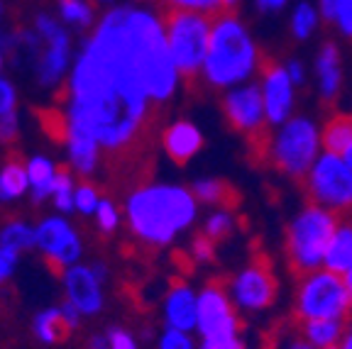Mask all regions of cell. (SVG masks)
<instances>
[{
  "label": "cell",
  "mask_w": 352,
  "mask_h": 349,
  "mask_svg": "<svg viewBox=\"0 0 352 349\" xmlns=\"http://www.w3.org/2000/svg\"><path fill=\"white\" fill-rule=\"evenodd\" d=\"M286 5V0H257V8L262 12H274V10H281Z\"/></svg>",
  "instance_id": "7bdbcfd3"
},
{
  "label": "cell",
  "mask_w": 352,
  "mask_h": 349,
  "mask_svg": "<svg viewBox=\"0 0 352 349\" xmlns=\"http://www.w3.org/2000/svg\"><path fill=\"white\" fill-rule=\"evenodd\" d=\"M162 349H193L191 339L182 333V330H166V335L162 337Z\"/></svg>",
  "instance_id": "d590c367"
},
{
  "label": "cell",
  "mask_w": 352,
  "mask_h": 349,
  "mask_svg": "<svg viewBox=\"0 0 352 349\" xmlns=\"http://www.w3.org/2000/svg\"><path fill=\"white\" fill-rule=\"evenodd\" d=\"M174 8H184V10H198L206 15H218L220 12V0H169Z\"/></svg>",
  "instance_id": "d6a6232c"
},
{
  "label": "cell",
  "mask_w": 352,
  "mask_h": 349,
  "mask_svg": "<svg viewBox=\"0 0 352 349\" xmlns=\"http://www.w3.org/2000/svg\"><path fill=\"white\" fill-rule=\"evenodd\" d=\"M98 193H96L94 185L83 183L81 188H76V207L81 213H96L98 210Z\"/></svg>",
  "instance_id": "1f68e13d"
},
{
  "label": "cell",
  "mask_w": 352,
  "mask_h": 349,
  "mask_svg": "<svg viewBox=\"0 0 352 349\" xmlns=\"http://www.w3.org/2000/svg\"><path fill=\"white\" fill-rule=\"evenodd\" d=\"M342 159H345V164H347V166H350V169H352V144H350V147L345 149V154H342Z\"/></svg>",
  "instance_id": "7dc6e473"
},
{
  "label": "cell",
  "mask_w": 352,
  "mask_h": 349,
  "mask_svg": "<svg viewBox=\"0 0 352 349\" xmlns=\"http://www.w3.org/2000/svg\"><path fill=\"white\" fill-rule=\"evenodd\" d=\"M323 144L328 154L342 157L352 144V115H336L323 130Z\"/></svg>",
  "instance_id": "ffe728a7"
},
{
  "label": "cell",
  "mask_w": 352,
  "mask_h": 349,
  "mask_svg": "<svg viewBox=\"0 0 352 349\" xmlns=\"http://www.w3.org/2000/svg\"><path fill=\"white\" fill-rule=\"evenodd\" d=\"M166 30L132 8L105 12L69 83V127L110 152L130 149L147 125V100L164 103L176 88Z\"/></svg>",
  "instance_id": "6da1fadb"
},
{
  "label": "cell",
  "mask_w": 352,
  "mask_h": 349,
  "mask_svg": "<svg viewBox=\"0 0 352 349\" xmlns=\"http://www.w3.org/2000/svg\"><path fill=\"white\" fill-rule=\"evenodd\" d=\"M336 218L320 207H306L286 229V259L294 276H306L311 269L325 262L328 247L336 237Z\"/></svg>",
  "instance_id": "5b68a950"
},
{
  "label": "cell",
  "mask_w": 352,
  "mask_h": 349,
  "mask_svg": "<svg viewBox=\"0 0 352 349\" xmlns=\"http://www.w3.org/2000/svg\"><path fill=\"white\" fill-rule=\"evenodd\" d=\"M240 349H245V347H240Z\"/></svg>",
  "instance_id": "f5cc1de1"
},
{
  "label": "cell",
  "mask_w": 352,
  "mask_h": 349,
  "mask_svg": "<svg viewBox=\"0 0 352 349\" xmlns=\"http://www.w3.org/2000/svg\"><path fill=\"white\" fill-rule=\"evenodd\" d=\"M15 135H17V117H15V113L3 115V117H0V137H3V139H12Z\"/></svg>",
  "instance_id": "60d3db41"
},
{
  "label": "cell",
  "mask_w": 352,
  "mask_h": 349,
  "mask_svg": "<svg viewBox=\"0 0 352 349\" xmlns=\"http://www.w3.org/2000/svg\"><path fill=\"white\" fill-rule=\"evenodd\" d=\"M61 17L74 25H91L94 22V8L86 0H59Z\"/></svg>",
  "instance_id": "f1b7e54d"
},
{
  "label": "cell",
  "mask_w": 352,
  "mask_h": 349,
  "mask_svg": "<svg viewBox=\"0 0 352 349\" xmlns=\"http://www.w3.org/2000/svg\"><path fill=\"white\" fill-rule=\"evenodd\" d=\"M230 229H232V223L228 215H213V218L208 220V225H206V237H210L213 242L218 240H226L228 235H230Z\"/></svg>",
  "instance_id": "4dcf8cb0"
},
{
  "label": "cell",
  "mask_w": 352,
  "mask_h": 349,
  "mask_svg": "<svg viewBox=\"0 0 352 349\" xmlns=\"http://www.w3.org/2000/svg\"><path fill=\"white\" fill-rule=\"evenodd\" d=\"M257 64V49L248 30L240 22L223 12L210 30L208 56H206V76L213 86H232L252 74Z\"/></svg>",
  "instance_id": "3957f363"
},
{
  "label": "cell",
  "mask_w": 352,
  "mask_h": 349,
  "mask_svg": "<svg viewBox=\"0 0 352 349\" xmlns=\"http://www.w3.org/2000/svg\"><path fill=\"white\" fill-rule=\"evenodd\" d=\"M201 144H204V137L191 122H176L164 132V149L176 164H186L201 149Z\"/></svg>",
  "instance_id": "e0dca14e"
},
{
  "label": "cell",
  "mask_w": 352,
  "mask_h": 349,
  "mask_svg": "<svg viewBox=\"0 0 352 349\" xmlns=\"http://www.w3.org/2000/svg\"><path fill=\"white\" fill-rule=\"evenodd\" d=\"M15 264H17V251L8 249V247H0V281L6 276H10Z\"/></svg>",
  "instance_id": "74e56055"
},
{
  "label": "cell",
  "mask_w": 352,
  "mask_h": 349,
  "mask_svg": "<svg viewBox=\"0 0 352 349\" xmlns=\"http://www.w3.org/2000/svg\"><path fill=\"white\" fill-rule=\"evenodd\" d=\"M37 245L47 254L54 271H61L69 264H74L78 259V254H81V242H78L76 232L61 218H50L39 225Z\"/></svg>",
  "instance_id": "8fae6325"
},
{
  "label": "cell",
  "mask_w": 352,
  "mask_h": 349,
  "mask_svg": "<svg viewBox=\"0 0 352 349\" xmlns=\"http://www.w3.org/2000/svg\"><path fill=\"white\" fill-rule=\"evenodd\" d=\"M345 349H352V335H350V339H347V344H345Z\"/></svg>",
  "instance_id": "f907efd6"
},
{
  "label": "cell",
  "mask_w": 352,
  "mask_h": 349,
  "mask_svg": "<svg viewBox=\"0 0 352 349\" xmlns=\"http://www.w3.org/2000/svg\"><path fill=\"white\" fill-rule=\"evenodd\" d=\"M336 22L347 37H352V0H336Z\"/></svg>",
  "instance_id": "e575fe53"
},
{
  "label": "cell",
  "mask_w": 352,
  "mask_h": 349,
  "mask_svg": "<svg viewBox=\"0 0 352 349\" xmlns=\"http://www.w3.org/2000/svg\"><path fill=\"white\" fill-rule=\"evenodd\" d=\"M28 174H30V185H32V198L34 203L44 201V198H50L54 193V181H56V171L52 166L50 159L44 157H34L28 166Z\"/></svg>",
  "instance_id": "44dd1931"
},
{
  "label": "cell",
  "mask_w": 352,
  "mask_h": 349,
  "mask_svg": "<svg viewBox=\"0 0 352 349\" xmlns=\"http://www.w3.org/2000/svg\"><path fill=\"white\" fill-rule=\"evenodd\" d=\"M213 245L215 242L206 235H198L196 242H193V257L198 259H213Z\"/></svg>",
  "instance_id": "f35d334b"
},
{
  "label": "cell",
  "mask_w": 352,
  "mask_h": 349,
  "mask_svg": "<svg viewBox=\"0 0 352 349\" xmlns=\"http://www.w3.org/2000/svg\"><path fill=\"white\" fill-rule=\"evenodd\" d=\"M311 196L330 205L352 203V169L338 154H325L311 174Z\"/></svg>",
  "instance_id": "30bf717a"
},
{
  "label": "cell",
  "mask_w": 352,
  "mask_h": 349,
  "mask_svg": "<svg viewBox=\"0 0 352 349\" xmlns=\"http://www.w3.org/2000/svg\"><path fill=\"white\" fill-rule=\"evenodd\" d=\"M0 10H3V8H0Z\"/></svg>",
  "instance_id": "db71d44e"
},
{
  "label": "cell",
  "mask_w": 352,
  "mask_h": 349,
  "mask_svg": "<svg viewBox=\"0 0 352 349\" xmlns=\"http://www.w3.org/2000/svg\"><path fill=\"white\" fill-rule=\"evenodd\" d=\"M0 64H3V61H0Z\"/></svg>",
  "instance_id": "11a10c76"
},
{
  "label": "cell",
  "mask_w": 352,
  "mask_h": 349,
  "mask_svg": "<svg viewBox=\"0 0 352 349\" xmlns=\"http://www.w3.org/2000/svg\"><path fill=\"white\" fill-rule=\"evenodd\" d=\"M66 293L69 300L78 308L81 313H94L100 311L103 306V298H100V289H98V278L91 269L86 267H72L66 271Z\"/></svg>",
  "instance_id": "9a60e30c"
},
{
  "label": "cell",
  "mask_w": 352,
  "mask_h": 349,
  "mask_svg": "<svg viewBox=\"0 0 352 349\" xmlns=\"http://www.w3.org/2000/svg\"><path fill=\"white\" fill-rule=\"evenodd\" d=\"M37 32L42 39H47V52L39 64V78L44 83H54L61 78L69 61V37L50 15L37 17Z\"/></svg>",
  "instance_id": "4fadbf2b"
},
{
  "label": "cell",
  "mask_w": 352,
  "mask_h": 349,
  "mask_svg": "<svg viewBox=\"0 0 352 349\" xmlns=\"http://www.w3.org/2000/svg\"><path fill=\"white\" fill-rule=\"evenodd\" d=\"M78 308L74 306L72 300H69V303H64V306H61V315H64V320L69 322V328H76L78 325Z\"/></svg>",
  "instance_id": "b9f144b4"
},
{
  "label": "cell",
  "mask_w": 352,
  "mask_h": 349,
  "mask_svg": "<svg viewBox=\"0 0 352 349\" xmlns=\"http://www.w3.org/2000/svg\"><path fill=\"white\" fill-rule=\"evenodd\" d=\"M66 142H69V154H72V161L81 174H91L98 164V147L100 144L96 142L94 137L83 135L78 130L66 132Z\"/></svg>",
  "instance_id": "ac0fdd59"
},
{
  "label": "cell",
  "mask_w": 352,
  "mask_h": 349,
  "mask_svg": "<svg viewBox=\"0 0 352 349\" xmlns=\"http://www.w3.org/2000/svg\"><path fill=\"white\" fill-rule=\"evenodd\" d=\"M132 232L149 245H166L176 232L193 223V196L176 185H144L127 201Z\"/></svg>",
  "instance_id": "7a4b0ae2"
},
{
  "label": "cell",
  "mask_w": 352,
  "mask_h": 349,
  "mask_svg": "<svg viewBox=\"0 0 352 349\" xmlns=\"http://www.w3.org/2000/svg\"><path fill=\"white\" fill-rule=\"evenodd\" d=\"M318 147V137H316L314 125L303 117L292 120L284 127V132L276 139L274 147V161L281 171L292 176H303L311 166Z\"/></svg>",
  "instance_id": "52a82bcc"
},
{
  "label": "cell",
  "mask_w": 352,
  "mask_h": 349,
  "mask_svg": "<svg viewBox=\"0 0 352 349\" xmlns=\"http://www.w3.org/2000/svg\"><path fill=\"white\" fill-rule=\"evenodd\" d=\"M166 320L171 328L182 330V333L198 325V300L182 281H176L166 295Z\"/></svg>",
  "instance_id": "2e32d148"
},
{
  "label": "cell",
  "mask_w": 352,
  "mask_h": 349,
  "mask_svg": "<svg viewBox=\"0 0 352 349\" xmlns=\"http://www.w3.org/2000/svg\"><path fill=\"white\" fill-rule=\"evenodd\" d=\"M30 185L28 169H22L17 161H10L6 169L0 171V201H12V198L22 196Z\"/></svg>",
  "instance_id": "d4e9b609"
},
{
  "label": "cell",
  "mask_w": 352,
  "mask_h": 349,
  "mask_svg": "<svg viewBox=\"0 0 352 349\" xmlns=\"http://www.w3.org/2000/svg\"><path fill=\"white\" fill-rule=\"evenodd\" d=\"M289 76H292L294 83L303 81V69H301V64H298V61H292V64H289Z\"/></svg>",
  "instance_id": "f6af8a7d"
},
{
  "label": "cell",
  "mask_w": 352,
  "mask_h": 349,
  "mask_svg": "<svg viewBox=\"0 0 352 349\" xmlns=\"http://www.w3.org/2000/svg\"><path fill=\"white\" fill-rule=\"evenodd\" d=\"M12 108H15V88L6 78H0V117L10 115Z\"/></svg>",
  "instance_id": "8d00e7d4"
},
{
  "label": "cell",
  "mask_w": 352,
  "mask_h": 349,
  "mask_svg": "<svg viewBox=\"0 0 352 349\" xmlns=\"http://www.w3.org/2000/svg\"><path fill=\"white\" fill-rule=\"evenodd\" d=\"M223 108H226L228 120H230V125L235 130L245 132L250 137L264 132L262 115L267 113V108H264V93L257 86L232 91L226 98V103H223Z\"/></svg>",
  "instance_id": "7c38bea8"
},
{
  "label": "cell",
  "mask_w": 352,
  "mask_h": 349,
  "mask_svg": "<svg viewBox=\"0 0 352 349\" xmlns=\"http://www.w3.org/2000/svg\"><path fill=\"white\" fill-rule=\"evenodd\" d=\"M325 264L330 271L347 273V269L352 267V227H342L336 232L325 254Z\"/></svg>",
  "instance_id": "7402d4cb"
},
{
  "label": "cell",
  "mask_w": 352,
  "mask_h": 349,
  "mask_svg": "<svg viewBox=\"0 0 352 349\" xmlns=\"http://www.w3.org/2000/svg\"><path fill=\"white\" fill-rule=\"evenodd\" d=\"M235 295L245 308H270L276 298V276L272 259L267 257V251L259 247V242H254L252 259L250 267L237 276L235 281Z\"/></svg>",
  "instance_id": "ba28073f"
},
{
  "label": "cell",
  "mask_w": 352,
  "mask_h": 349,
  "mask_svg": "<svg viewBox=\"0 0 352 349\" xmlns=\"http://www.w3.org/2000/svg\"><path fill=\"white\" fill-rule=\"evenodd\" d=\"M69 330L72 328H69V322L61 315V308L59 311H56V308L44 311L42 315L34 320V333H37V337L42 339V342H59V339L66 337Z\"/></svg>",
  "instance_id": "cb8c5ba5"
},
{
  "label": "cell",
  "mask_w": 352,
  "mask_h": 349,
  "mask_svg": "<svg viewBox=\"0 0 352 349\" xmlns=\"http://www.w3.org/2000/svg\"><path fill=\"white\" fill-rule=\"evenodd\" d=\"M306 335L314 344L330 347L340 335V325L336 320H330V317H316V320L306 322Z\"/></svg>",
  "instance_id": "4316f807"
},
{
  "label": "cell",
  "mask_w": 352,
  "mask_h": 349,
  "mask_svg": "<svg viewBox=\"0 0 352 349\" xmlns=\"http://www.w3.org/2000/svg\"><path fill=\"white\" fill-rule=\"evenodd\" d=\"M32 245H37V232H34L32 227H28L25 223H12L0 232V247L20 251Z\"/></svg>",
  "instance_id": "484cf974"
},
{
  "label": "cell",
  "mask_w": 352,
  "mask_h": 349,
  "mask_svg": "<svg viewBox=\"0 0 352 349\" xmlns=\"http://www.w3.org/2000/svg\"><path fill=\"white\" fill-rule=\"evenodd\" d=\"M292 349H311V344H306V342H294Z\"/></svg>",
  "instance_id": "681fc988"
},
{
  "label": "cell",
  "mask_w": 352,
  "mask_h": 349,
  "mask_svg": "<svg viewBox=\"0 0 352 349\" xmlns=\"http://www.w3.org/2000/svg\"><path fill=\"white\" fill-rule=\"evenodd\" d=\"M345 284H347V291H350V298H352V267H350V269H347Z\"/></svg>",
  "instance_id": "c3c4849f"
},
{
  "label": "cell",
  "mask_w": 352,
  "mask_h": 349,
  "mask_svg": "<svg viewBox=\"0 0 352 349\" xmlns=\"http://www.w3.org/2000/svg\"><path fill=\"white\" fill-rule=\"evenodd\" d=\"M352 298L347 284L336 271H320L306 278V284L298 291V317L316 320V317H330L336 320L350 308Z\"/></svg>",
  "instance_id": "8992f818"
},
{
  "label": "cell",
  "mask_w": 352,
  "mask_h": 349,
  "mask_svg": "<svg viewBox=\"0 0 352 349\" xmlns=\"http://www.w3.org/2000/svg\"><path fill=\"white\" fill-rule=\"evenodd\" d=\"M96 213H98V225L105 229V232H110V229L118 227V210L110 201H100Z\"/></svg>",
  "instance_id": "836d02e7"
},
{
  "label": "cell",
  "mask_w": 352,
  "mask_h": 349,
  "mask_svg": "<svg viewBox=\"0 0 352 349\" xmlns=\"http://www.w3.org/2000/svg\"><path fill=\"white\" fill-rule=\"evenodd\" d=\"M198 330L204 339H232L237 333L235 311L226 293V281L213 278L198 298Z\"/></svg>",
  "instance_id": "9c48e42d"
},
{
  "label": "cell",
  "mask_w": 352,
  "mask_h": 349,
  "mask_svg": "<svg viewBox=\"0 0 352 349\" xmlns=\"http://www.w3.org/2000/svg\"><path fill=\"white\" fill-rule=\"evenodd\" d=\"M320 10H323L325 20H336V0H320Z\"/></svg>",
  "instance_id": "ee69618b"
},
{
  "label": "cell",
  "mask_w": 352,
  "mask_h": 349,
  "mask_svg": "<svg viewBox=\"0 0 352 349\" xmlns=\"http://www.w3.org/2000/svg\"><path fill=\"white\" fill-rule=\"evenodd\" d=\"M316 27V10L308 3H301V5L294 10V17H292V30L296 34V39H306L311 37Z\"/></svg>",
  "instance_id": "f546056e"
},
{
  "label": "cell",
  "mask_w": 352,
  "mask_h": 349,
  "mask_svg": "<svg viewBox=\"0 0 352 349\" xmlns=\"http://www.w3.org/2000/svg\"><path fill=\"white\" fill-rule=\"evenodd\" d=\"M96 3H118V0H96Z\"/></svg>",
  "instance_id": "816d5d0a"
},
{
  "label": "cell",
  "mask_w": 352,
  "mask_h": 349,
  "mask_svg": "<svg viewBox=\"0 0 352 349\" xmlns=\"http://www.w3.org/2000/svg\"><path fill=\"white\" fill-rule=\"evenodd\" d=\"M318 78L325 100H333L340 88V54L336 44H325L318 54Z\"/></svg>",
  "instance_id": "d6986e66"
},
{
  "label": "cell",
  "mask_w": 352,
  "mask_h": 349,
  "mask_svg": "<svg viewBox=\"0 0 352 349\" xmlns=\"http://www.w3.org/2000/svg\"><path fill=\"white\" fill-rule=\"evenodd\" d=\"M110 349H138V344L122 330H110Z\"/></svg>",
  "instance_id": "ab89813d"
},
{
  "label": "cell",
  "mask_w": 352,
  "mask_h": 349,
  "mask_svg": "<svg viewBox=\"0 0 352 349\" xmlns=\"http://www.w3.org/2000/svg\"><path fill=\"white\" fill-rule=\"evenodd\" d=\"M264 74V108H267V120L281 122L286 120L289 108H292V76L284 71L279 64H272L264 59L262 64Z\"/></svg>",
  "instance_id": "5bb4252c"
},
{
  "label": "cell",
  "mask_w": 352,
  "mask_h": 349,
  "mask_svg": "<svg viewBox=\"0 0 352 349\" xmlns=\"http://www.w3.org/2000/svg\"><path fill=\"white\" fill-rule=\"evenodd\" d=\"M193 196L206 203H218V205H226V207H235L237 203H240V193H237L230 183L218 181V179L198 181V183L193 185Z\"/></svg>",
  "instance_id": "603a6c76"
},
{
  "label": "cell",
  "mask_w": 352,
  "mask_h": 349,
  "mask_svg": "<svg viewBox=\"0 0 352 349\" xmlns=\"http://www.w3.org/2000/svg\"><path fill=\"white\" fill-rule=\"evenodd\" d=\"M164 30L176 69L184 78L193 81L206 66V56H208V15L198 10H184V8H166Z\"/></svg>",
  "instance_id": "277c9868"
},
{
  "label": "cell",
  "mask_w": 352,
  "mask_h": 349,
  "mask_svg": "<svg viewBox=\"0 0 352 349\" xmlns=\"http://www.w3.org/2000/svg\"><path fill=\"white\" fill-rule=\"evenodd\" d=\"M237 3H240V0H220V10H226V12H230L232 8L237 5Z\"/></svg>",
  "instance_id": "bcb514c9"
},
{
  "label": "cell",
  "mask_w": 352,
  "mask_h": 349,
  "mask_svg": "<svg viewBox=\"0 0 352 349\" xmlns=\"http://www.w3.org/2000/svg\"><path fill=\"white\" fill-rule=\"evenodd\" d=\"M54 198L56 207H59L61 213H69L74 205H76V191H74V183H72V176L66 169H59L56 171V181H54Z\"/></svg>",
  "instance_id": "83f0119b"
}]
</instances>
